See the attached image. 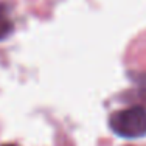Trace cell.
I'll use <instances>...</instances> for the list:
<instances>
[{
	"label": "cell",
	"instance_id": "cell-1",
	"mask_svg": "<svg viewBox=\"0 0 146 146\" xmlns=\"http://www.w3.org/2000/svg\"><path fill=\"white\" fill-rule=\"evenodd\" d=\"M109 124L118 137L140 138L146 135V109L141 106H132L118 110L110 117Z\"/></svg>",
	"mask_w": 146,
	"mask_h": 146
},
{
	"label": "cell",
	"instance_id": "cell-2",
	"mask_svg": "<svg viewBox=\"0 0 146 146\" xmlns=\"http://www.w3.org/2000/svg\"><path fill=\"white\" fill-rule=\"evenodd\" d=\"M11 30H13V23H11V20H9L8 14H6L5 6L0 5V39L8 36Z\"/></svg>",
	"mask_w": 146,
	"mask_h": 146
}]
</instances>
